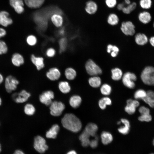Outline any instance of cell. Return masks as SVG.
<instances>
[{
	"instance_id": "15",
	"label": "cell",
	"mask_w": 154,
	"mask_h": 154,
	"mask_svg": "<svg viewBox=\"0 0 154 154\" xmlns=\"http://www.w3.org/2000/svg\"><path fill=\"white\" fill-rule=\"evenodd\" d=\"M11 62L14 66L19 67L24 63L25 61L21 54L18 53H15L12 56Z\"/></svg>"
},
{
	"instance_id": "48",
	"label": "cell",
	"mask_w": 154,
	"mask_h": 154,
	"mask_svg": "<svg viewBox=\"0 0 154 154\" xmlns=\"http://www.w3.org/2000/svg\"><path fill=\"white\" fill-rule=\"evenodd\" d=\"M6 30L3 28L0 27V39L5 37L6 35Z\"/></svg>"
},
{
	"instance_id": "9",
	"label": "cell",
	"mask_w": 154,
	"mask_h": 154,
	"mask_svg": "<svg viewBox=\"0 0 154 154\" xmlns=\"http://www.w3.org/2000/svg\"><path fill=\"white\" fill-rule=\"evenodd\" d=\"M135 27L133 23L130 21L122 23L121 29L122 32L127 35H133L135 33Z\"/></svg>"
},
{
	"instance_id": "57",
	"label": "cell",
	"mask_w": 154,
	"mask_h": 154,
	"mask_svg": "<svg viewBox=\"0 0 154 154\" xmlns=\"http://www.w3.org/2000/svg\"><path fill=\"white\" fill-rule=\"evenodd\" d=\"M1 145L0 143V153L1 152Z\"/></svg>"
},
{
	"instance_id": "59",
	"label": "cell",
	"mask_w": 154,
	"mask_h": 154,
	"mask_svg": "<svg viewBox=\"0 0 154 154\" xmlns=\"http://www.w3.org/2000/svg\"><path fill=\"white\" fill-rule=\"evenodd\" d=\"M153 27H154V22H153Z\"/></svg>"
},
{
	"instance_id": "44",
	"label": "cell",
	"mask_w": 154,
	"mask_h": 154,
	"mask_svg": "<svg viewBox=\"0 0 154 154\" xmlns=\"http://www.w3.org/2000/svg\"><path fill=\"white\" fill-rule=\"evenodd\" d=\"M119 51V48L115 46L109 44L107 46V51L109 53L111 52V51L118 53Z\"/></svg>"
},
{
	"instance_id": "10",
	"label": "cell",
	"mask_w": 154,
	"mask_h": 154,
	"mask_svg": "<svg viewBox=\"0 0 154 154\" xmlns=\"http://www.w3.org/2000/svg\"><path fill=\"white\" fill-rule=\"evenodd\" d=\"M139 111L141 114V116L138 117L139 120L147 122L151 120L152 117L150 114V110L148 108L142 106L139 108Z\"/></svg>"
},
{
	"instance_id": "29",
	"label": "cell",
	"mask_w": 154,
	"mask_h": 154,
	"mask_svg": "<svg viewBox=\"0 0 154 154\" xmlns=\"http://www.w3.org/2000/svg\"><path fill=\"white\" fill-rule=\"evenodd\" d=\"M102 142L104 145H107L111 143L113 139L112 135L107 131L103 132L101 134Z\"/></svg>"
},
{
	"instance_id": "3",
	"label": "cell",
	"mask_w": 154,
	"mask_h": 154,
	"mask_svg": "<svg viewBox=\"0 0 154 154\" xmlns=\"http://www.w3.org/2000/svg\"><path fill=\"white\" fill-rule=\"evenodd\" d=\"M33 147L37 152L41 154L44 153L48 148L45 139L39 135L35 138Z\"/></svg>"
},
{
	"instance_id": "26",
	"label": "cell",
	"mask_w": 154,
	"mask_h": 154,
	"mask_svg": "<svg viewBox=\"0 0 154 154\" xmlns=\"http://www.w3.org/2000/svg\"><path fill=\"white\" fill-rule=\"evenodd\" d=\"M135 40L137 44L140 45H143L147 42L148 39L145 34L139 33L137 34L135 36Z\"/></svg>"
},
{
	"instance_id": "14",
	"label": "cell",
	"mask_w": 154,
	"mask_h": 154,
	"mask_svg": "<svg viewBox=\"0 0 154 154\" xmlns=\"http://www.w3.org/2000/svg\"><path fill=\"white\" fill-rule=\"evenodd\" d=\"M11 5L18 13L21 14L24 11V3L23 0H10Z\"/></svg>"
},
{
	"instance_id": "46",
	"label": "cell",
	"mask_w": 154,
	"mask_h": 154,
	"mask_svg": "<svg viewBox=\"0 0 154 154\" xmlns=\"http://www.w3.org/2000/svg\"><path fill=\"white\" fill-rule=\"evenodd\" d=\"M55 50L52 48H50L46 51V55L48 57H52L55 54Z\"/></svg>"
},
{
	"instance_id": "54",
	"label": "cell",
	"mask_w": 154,
	"mask_h": 154,
	"mask_svg": "<svg viewBox=\"0 0 154 154\" xmlns=\"http://www.w3.org/2000/svg\"><path fill=\"white\" fill-rule=\"evenodd\" d=\"M64 29H61L59 31V34L61 35H64Z\"/></svg>"
},
{
	"instance_id": "50",
	"label": "cell",
	"mask_w": 154,
	"mask_h": 154,
	"mask_svg": "<svg viewBox=\"0 0 154 154\" xmlns=\"http://www.w3.org/2000/svg\"><path fill=\"white\" fill-rule=\"evenodd\" d=\"M149 41L151 45L154 47V37H151L150 38Z\"/></svg>"
},
{
	"instance_id": "23",
	"label": "cell",
	"mask_w": 154,
	"mask_h": 154,
	"mask_svg": "<svg viewBox=\"0 0 154 154\" xmlns=\"http://www.w3.org/2000/svg\"><path fill=\"white\" fill-rule=\"evenodd\" d=\"M89 135L84 130L79 137L82 145L84 147H87L90 145Z\"/></svg>"
},
{
	"instance_id": "25",
	"label": "cell",
	"mask_w": 154,
	"mask_h": 154,
	"mask_svg": "<svg viewBox=\"0 0 154 154\" xmlns=\"http://www.w3.org/2000/svg\"><path fill=\"white\" fill-rule=\"evenodd\" d=\"M44 0H24L26 5L32 8H38L44 3Z\"/></svg>"
},
{
	"instance_id": "11",
	"label": "cell",
	"mask_w": 154,
	"mask_h": 154,
	"mask_svg": "<svg viewBox=\"0 0 154 154\" xmlns=\"http://www.w3.org/2000/svg\"><path fill=\"white\" fill-rule=\"evenodd\" d=\"M54 97V93L51 91H47L43 92L39 96V100L42 103L46 106L50 105L52 100Z\"/></svg>"
},
{
	"instance_id": "52",
	"label": "cell",
	"mask_w": 154,
	"mask_h": 154,
	"mask_svg": "<svg viewBox=\"0 0 154 154\" xmlns=\"http://www.w3.org/2000/svg\"><path fill=\"white\" fill-rule=\"evenodd\" d=\"M66 154H77L75 151L72 150L68 152Z\"/></svg>"
},
{
	"instance_id": "56",
	"label": "cell",
	"mask_w": 154,
	"mask_h": 154,
	"mask_svg": "<svg viewBox=\"0 0 154 154\" xmlns=\"http://www.w3.org/2000/svg\"><path fill=\"white\" fill-rule=\"evenodd\" d=\"M2 103V100L0 97V106L1 105Z\"/></svg>"
},
{
	"instance_id": "17",
	"label": "cell",
	"mask_w": 154,
	"mask_h": 154,
	"mask_svg": "<svg viewBox=\"0 0 154 154\" xmlns=\"http://www.w3.org/2000/svg\"><path fill=\"white\" fill-rule=\"evenodd\" d=\"M60 127L58 125H53L51 128L47 131L46 134V137L48 138L55 139L58 132Z\"/></svg>"
},
{
	"instance_id": "1",
	"label": "cell",
	"mask_w": 154,
	"mask_h": 154,
	"mask_svg": "<svg viewBox=\"0 0 154 154\" xmlns=\"http://www.w3.org/2000/svg\"><path fill=\"white\" fill-rule=\"evenodd\" d=\"M63 127L74 133L78 132L81 129L82 123L79 119L72 114H66L61 120Z\"/></svg>"
},
{
	"instance_id": "34",
	"label": "cell",
	"mask_w": 154,
	"mask_h": 154,
	"mask_svg": "<svg viewBox=\"0 0 154 154\" xmlns=\"http://www.w3.org/2000/svg\"><path fill=\"white\" fill-rule=\"evenodd\" d=\"M112 104L110 99L108 97H104L100 99L98 102L100 108L102 109H105L107 105H110Z\"/></svg>"
},
{
	"instance_id": "18",
	"label": "cell",
	"mask_w": 154,
	"mask_h": 154,
	"mask_svg": "<svg viewBox=\"0 0 154 154\" xmlns=\"http://www.w3.org/2000/svg\"><path fill=\"white\" fill-rule=\"evenodd\" d=\"M32 62L36 66L38 70H40L44 66V59L41 57L35 56L34 55L32 54L31 57Z\"/></svg>"
},
{
	"instance_id": "2",
	"label": "cell",
	"mask_w": 154,
	"mask_h": 154,
	"mask_svg": "<svg viewBox=\"0 0 154 154\" xmlns=\"http://www.w3.org/2000/svg\"><path fill=\"white\" fill-rule=\"evenodd\" d=\"M141 78L145 84L154 86V68L152 66L146 67L141 73Z\"/></svg>"
},
{
	"instance_id": "31",
	"label": "cell",
	"mask_w": 154,
	"mask_h": 154,
	"mask_svg": "<svg viewBox=\"0 0 154 154\" xmlns=\"http://www.w3.org/2000/svg\"><path fill=\"white\" fill-rule=\"evenodd\" d=\"M59 88L62 93L66 94L70 90L71 88L69 83L66 81H61L58 84Z\"/></svg>"
},
{
	"instance_id": "20",
	"label": "cell",
	"mask_w": 154,
	"mask_h": 154,
	"mask_svg": "<svg viewBox=\"0 0 154 154\" xmlns=\"http://www.w3.org/2000/svg\"><path fill=\"white\" fill-rule=\"evenodd\" d=\"M138 18L141 23L146 24L151 21L152 17L149 12L147 11H143L139 14Z\"/></svg>"
},
{
	"instance_id": "53",
	"label": "cell",
	"mask_w": 154,
	"mask_h": 154,
	"mask_svg": "<svg viewBox=\"0 0 154 154\" xmlns=\"http://www.w3.org/2000/svg\"><path fill=\"white\" fill-rule=\"evenodd\" d=\"M4 80V78L3 75L0 73V84H1L3 82Z\"/></svg>"
},
{
	"instance_id": "42",
	"label": "cell",
	"mask_w": 154,
	"mask_h": 154,
	"mask_svg": "<svg viewBox=\"0 0 154 154\" xmlns=\"http://www.w3.org/2000/svg\"><path fill=\"white\" fill-rule=\"evenodd\" d=\"M8 51L7 45L3 40H0V55L6 54Z\"/></svg>"
},
{
	"instance_id": "22",
	"label": "cell",
	"mask_w": 154,
	"mask_h": 154,
	"mask_svg": "<svg viewBox=\"0 0 154 154\" xmlns=\"http://www.w3.org/2000/svg\"><path fill=\"white\" fill-rule=\"evenodd\" d=\"M121 121L123 124V125L121 127L118 129V131L123 135H126L129 132L130 125L129 121L125 119H122Z\"/></svg>"
},
{
	"instance_id": "16",
	"label": "cell",
	"mask_w": 154,
	"mask_h": 154,
	"mask_svg": "<svg viewBox=\"0 0 154 154\" xmlns=\"http://www.w3.org/2000/svg\"><path fill=\"white\" fill-rule=\"evenodd\" d=\"M47 77L52 80H58L60 76V72L59 70L57 68H53L49 69L46 73Z\"/></svg>"
},
{
	"instance_id": "47",
	"label": "cell",
	"mask_w": 154,
	"mask_h": 154,
	"mask_svg": "<svg viewBox=\"0 0 154 154\" xmlns=\"http://www.w3.org/2000/svg\"><path fill=\"white\" fill-rule=\"evenodd\" d=\"M98 145V140L95 139L90 141L89 145L93 148L96 147Z\"/></svg>"
},
{
	"instance_id": "27",
	"label": "cell",
	"mask_w": 154,
	"mask_h": 154,
	"mask_svg": "<svg viewBox=\"0 0 154 154\" xmlns=\"http://www.w3.org/2000/svg\"><path fill=\"white\" fill-rule=\"evenodd\" d=\"M51 20L53 24L56 27H61L63 23V19L61 14L55 13L51 17Z\"/></svg>"
},
{
	"instance_id": "55",
	"label": "cell",
	"mask_w": 154,
	"mask_h": 154,
	"mask_svg": "<svg viewBox=\"0 0 154 154\" xmlns=\"http://www.w3.org/2000/svg\"><path fill=\"white\" fill-rule=\"evenodd\" d=\"M125 3L128 5L131 3V1L130 0H124Z\"/></svg>"
},
{
	"instance_id": "32",
	"label": "cell",
	"mask_w": 154,
	"mask_h": 154,
	"mask_svg": "<svg viewBox=\"0 0 154 154\" xmlns=\"http://www.w3.org/2000/svg\"><path fill=\"white\" fill-rule=\"evenodd\" d=\"M65 75L68 79L71 80L75 78L76 75V73L74 69L70 67L67 68L65 70Z\"/></svg>"
},
{
	"instance_id": "45",
	"label": "cell",
	"mask_w": 154,
	"mask_h": 154,
	"mask_svg": "<svg viewBox=\"0 0 154 154\" xmlns=\"http://www.w3.org/2000/svg\"><path fill=\"white\" fill-rule=\"evenodd\" d=\"M105 3L107 6L110 8L114 7L117 4L116 0H106Z\"/></svg>"
},
{
	"instance_id": "33",
	"label": "cell",
	"mask_w": 154,
	"mask_h": 154,
	"mask_svg": "<svg viewBox=\"0 0 154 154\" xmlns=\"http://www.w3.org/2000/svg\"><path fill=\"white\" fill-rule=\"evenodd\" d=\"M112 78L114 80H118L122 78V72L121 70L118 68H115L112 70Z\"/></svg>"
},
{
	"instance_id": "12",
	"label": "cell",
	"mask_w": 154,
	"mask_h": 154,
	"mask_svg": "<svg viewBox=\"0 0 154 154\" xmlns=\"http://www.w3.org/2000/svg\"><path fill=\"white\" fill-rule=\"evenodd\" d=\"M127 104L125 110L129 114H133L135 112L136 108L139 105V103L138 101L131 99L127 100Z\"/></svg>"
},
{
	"instance_id": "43",
	"label": "cell",
	"mask_w": 154,
	"mask_h": 154,
	"mask_svg": "<svg viewBox=\"0 0 154 154\" xmlns=\"http://www.w3.org/2000/svg\"><path fill=\"white\" fill-rule=\"evenodd\" d=\"M67 44L66 39L64 38H62L59 41V51L60 53L63 52L66 49Z\"/></svg>"
},
{
	"instance_id": "51",
	"label": "cell",
	"mask_w": 154,
	"mask_h": 154,
	"mask_svg": "<svg viewBox=\"0 0 154 154\" xmlns=\"http://www.w3.org/2000/svg\"><path fill=\"white\" fill-rule=\"evenodd\" d=\"M13 154H25L23 151L20 150H17Z\"/></svg>"
},
{
	"instance_id": "28",
	"label": "cell",
	"mask_w": 154,
	"mask_h": 154,
	"mask_svg": "<svg viewBox=\"0 0 154 154\" xmlns=\"http://www.w3.org/2000/svg\"><path fill=\"white\" fill-rule=\"evenodd\" d=\"M82 102L81 98L79 96L74 95L72 96L69 100V104L70 106L74 108L79 107Z\"/></svg>"
},
{
	"instance_id": "40",
	"label": "cell",
	"mask_w": 154,
	"mask_h": 154,
	"mask_svg": "<svg viewBox=\"0 0 154 154\" xmlns=\"http://www.w3.org/2000/svg\"><path fill=\"white\" fill-rule=\"evenodd\" d=\"M139 4L141 7L144 9H150L152 5L151 0H140Z\"/></svg>"
},
{
	"instance_id": "30",
	"label": "cell",
	"mask_w": 154,
	"mask_h": 154,
	"mask_svg": "<svg viewBox=\"0 0 154 154\" xmlns=\"http://www.w3.org/2000/svg\"><path fill=\"white\" fill-rule=\"evenodd\" d=\"M89 84L94 88H97L100 86L101 81L100 78L97 76H93L90 78L88 80Z\"/></svg>"
},
{
	"instance_id": "5",
	"label": "cell",
	"mask_w": 154,
	"mask_h": 154,
	"mask_svg": "<svg viewBox=\"0 0 154 154\" xmlns=\"http://www.w3.org/2000/svg\"><path fill=\"white\" fill-rule=\"evenodd\" d=\"M19 83V80L15 77L12 75L7 76L5 80V88L6 91L8 93L16 89Z\"/></svg>"
},
{
	"instance_id": "58",
	"label": "cell",
	"mask_w": 154,
	"mask_h": 154,
	"mask_svg": "<svg viewBox=\"0 0 154 154\" xmlns=\"http://www.w3.org/2000/svg\"><path fill=\"white\" fill-rule=\"evenodd\" d=\"M153 145L154 146V139H153Z\"/></svg>"
},
{
	"instance_id": "13",
	"label": "cell",
	"mask_w": 154,
	"mask_h": 154,
	"mask_svg": "<svg viewBox=\"0 0 154 154\" xmlns=\"http://www.w3.org/2000/svg\"><path fill=\"white\" fill-rule=\"evenodd\" d=\"M12 23V20L9 17V13L5 11L0 12V25L4 27H7Z\"/></svg>"
},
{
	"instance_id": "41",
	"label": "cell",
	"mask_w": 154,
	"mask_h": 154,
	"mask_svg": "<svg viewBox=\"0 0 154 154\" xmlns=\"http://www.w3.org/2000/svg\"><path fill=\"white\" fill-rule=\"evenodd\" d=\"M26 41L29 45L33 46L35 45L36 44L37 39L35 36L33 35H30L27 37Z\"/></svg>"
},
{
	"instance_id": "6",
	"label": "cell",
	"mask_w": 154,
	"mask_h": 154,
	"mask_svg": "<svg viewBox=\"0 0 154 154\" xmlns=\"http://www.w3.org/2000/svg\"><path fill=\"white\" fill-rule=\"evenodd\" d=\"M136 80L137 77L135 75L129 72L125 73L122 78V81L123 84L130 89H133L135 87V84L134 82Z\"/></svg>"
},
{
	"instance_id": "49",
	"label": "cell",
	"mask_w": 154,
	"mask_h": 154,
	"mask_svg": "<svg viewBox=\"0 0 154 154\" xmlns=\"http://www.w3.org/2000/svg\"><path fill=\"white\" fill-rule=\"evenodd\" d=\"M124 7V5L123 3H120L117 5V8L118 10H122Z\"/></svg>"
},
{
	"instance_id": "38",
	"label": "cell",
	"mask_w": 154,
	"mask_h": 154,
	"mask_svg": "<svg viewBox=\"0 0 154 154\" xmlns=\"http://www.w3.org/2000/svg\"><path fill=\"white\" fill-rule=\"evenodd\" d=\"M100 91L102 94L104 95H109L112 91L111 87L107 84H104L101 87Z\"/></svg>"
},
{
	"instance_id": "4",
	"label": "cell",
	"mask_w": 154,
	"mask_h": 154,
	"mask_svg": "<svg viewBox=\"0 0 154 154\" xmlns=\"http://www.w3.org/2000/svg\"><path fill=\"white\" fill-rule=\"evenodd\" d=\"M85 68L88 73L91 76H97L102 73L100 68L91 59L87 62Z\"/></svg>"
},
{
	"instance_id": "36",
	"label": "cell",
	"mask_w": 154,
	"mask_h": 154,
	"mask_svg": "<svg viewBox=\"0 0 154 154\" xmlns=\"http://www.w3.org/2000/svg\"><path fill=\"white\" fill-rule=\"evenodd\" d=\"M24 111L25 113L28 115H32L35 112V108L33 105L27 104L24 107Z\"/></svg>"
},
{
	"instance_id": "8",
	"label": "cell",
	"mask_w": 154,
	"mask_h": 154,
	"mask_svg": "<svg viewBox=\"0 0 154 154\" xmlns=\"http://www.w3.org/2000/svg\"><path fill=\"white\" fill-rule=\"evenodd\" d=\"M30 96L29 93L25 90H23L19 93H14L12 95V98L15 102L21 103L26 102Z\"/></svg>"
},
{
	"instance_id": "37",
	"label": "cell",
	"mask_w": 154,
	"mask_h": 154,
	"mask_svg": "<svg viewBox=\"0 0 154 154\" xmlns=\"http://www.w3.org/2000/svg\"><path fill=\"white\" fill-rule=\"evenodd\" d=\"M136 6V3L133 2L128 5L127 7H124L122 10L124 13L129 14L135 10Z\"/></svg>"
},
{
	"instance_id": "60",
	"label": "cell",
	"mask_w": 154,
	"mask_h": 154,
	"mask_svg": "<svg viewBox=\"0 0 154 154\" xmlns=\"http://www.w3.org/2000/svg\"><path fill=\"white\" fill-rule=\"evenodd\" d=\"M151 154H154V153H151Z\"/></svg>"
},
{
	"instance_id": "21",
	"label": "cell",
	"mask_w": 154,
	"mask_h": 154,
	"mask_svg": "<svg viewBox=\"0 0 154 154\" xmlns=\"http://www.w3.org/2000/svg\"><path fill=\"white\" fill-rule=\"evenodd\" d=\"M142 100L151 107L154 108V92L151 90L147 92L146 96Z\"/></svg>"
},
{
	"instance_id": "24",
	"label": "cell",
	"mask_w": 154,
	"mask_h": 154,
	"mask_svg": "<svg viewBox=\"0 0 154 154\" xmlns=\"http://www.w3.org/2000/svg\"><path fill=\"white\" fill-rule=\"evenodd\" d=\"M98 130L97 126L95 123H90L86 126L84 130L90 136L95 137Z\"/></svg>"
},
{
	"instance_id": "7",
	"label": "cell",
	"mask_w": 154,
	"mask_h": 154,
	"mask_svg": "<svg viewBox=\"0 0 154 154\" xmlns=\"http://www.w3.org/2000/svg\"><path fill=\"white\" fill-rule=\"evenodd\" d=\"M50 105V113L55 116L60 115L65 108L64 105L62 103L56 101L52 102Z\"/></svg>"
},
{
	"instance_id": "39",
	"label": "cell",
	"mask_w": 154,
	"mask_h": 154,
	"mask_svg": "<svg viewBox=\"0 0 154 154\" xmlns=\"http://www.w3.org/2000/svg\"><path fill=\"white\" fill-rule=\"evenodd\" d=\"M147 92L142 89L136 91L134 94V97L136 99H143L146 96Z\"/></svg>"
},
{
	"instance_id": "35",
	"label": "cell",
	"mask_w": 154,
	"mask_h": 154,
	"mask_svg": "<svg viewBox=\"0 0 154 154\" xmlns=\"http://www.w3.org/2000/svg\"><path fill=\"white\" fill-rule=\"evenodd\" d=\"M119 21V18L117 16L115 13L110 14L108 16L107 19L108 23L112 25H117Z\"/></svg>"
},
{
	"instance_id": "19",
	"label": "cell",
	"mask_w": 154,
	"mask_h": 154,
	"mask_svg": "<svg viewBox=\"0 0 154 154\" xmlns=\"http://www.w3.org/2000/svg\"><path fill=\"white\" fill-rule=\"evenodd\" d=\"M98 6L96 3L92 1H89L87 2L85 7V10L88 14H93L96 12Z\"/></svg>"
}]
</instances>
